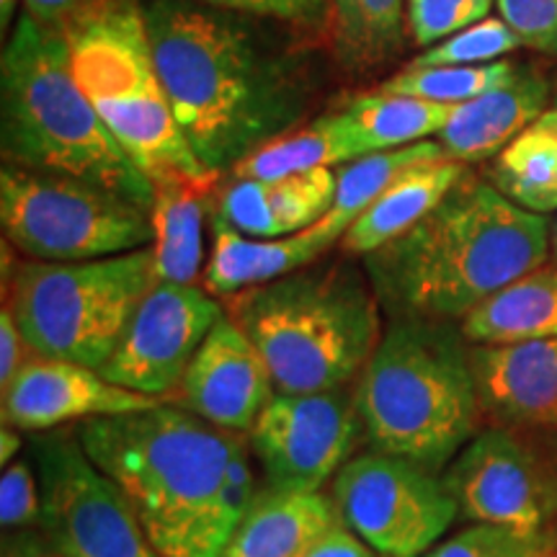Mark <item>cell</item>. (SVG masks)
<instances>
[{"mask_svg":"<svg viewBox=\"0 0 557 557\" xmlns=\"http://www.w3.org/2000/svg\"><path fill=\"white\" fill-rule=\"evenodd\" d=\"M483 418L496 426L557 429V338L470 348Z\"/></svg>","mask_w":557,"mask_h":557,"instance_id":"obj_17","label":"cell"},{"mask_svg":"<svg viewBox=\"0 0 557 557\" xmlns=\"http://www.w3.org/2000/svg\"><path fill=\"white\" fill-rule=\"evenodd\" d=\"M555 557H557V549H555Z\"/></svg>","mask_w":557,"mask_h":557,"instance_id":"obj_45","label":"cell"},{"mask_svg":"<svg viewBox=\"0 0 557 557\" xmlns=\"http://www.w3.org/2000/svg\"><path fill=\"white\" fill-rule=\"evenodd\" d=\"M438 158H447L442 145H438L436 139H423V143L406 145V148L369 152V156H361L357 160H351V163H344L336 171V201H333L331 212L323 218L325 225L344 238L346 230L354 225V220H357L389 184H395L403 173L416 169V165Z\"/></svg>","mask_w":557,"mask_h":557,"instance_id":"obj_28","label":"cell"},{"mask_svg":"<svg viewBox=\"0 0 557 557\" xmlns=\"http://www.w3.org/2000/svg\"><path fill=\"white\" fill-rule=\"evenodd\" d=\"M18 449H21L18 429L3 426V431H0V462H3V468H5V465H11L13 459H16Z\"/></svg>","mask_w":557,"mask_h":557,"instance_id":"obj_40","label":"cell"},{"mask_svg":"<svg viewBox=\"0 0 557 557\" xmlns=\"http://www.w3.org/2000/svg\"><path fill=\"white\" fill-rule=\"evenodd\" d=\"M160 403L165 400L114 385L99 369L47 357H34L0 395L3 426L29 434L54 431L65 423L78 426L90 418L148 410Z\"/></svg>","mask_w":557,"mask_h":557,"instance_id":"obj_16","label":"cell"},{"mask_svg":"<svg viewBox=\"0 0 557 557\" xmlns=\"http://www.w3.org/2000/svg\"><path fill=\"white\" fill-rule=\"evenodd\" d=\"M0 521L3 529L29 527L41 521L39 475L26 459H13L0 478Z\"/></svg>","mask_w":557,"mask_h":557,"instance_id":"obj_35","label":"cell"},{"mask_svg":"<svg viewBox=\"0 0 557 557\" xmlns=\"http://www.w3.org/2000/svg\"><path fill=\"white\" fill-rule=\"evenodd\" d=\"M222 315L225 308L205 287L156 282L99 372L132 393L169 400Z\"/></svg>","mask_w":557,"mask_h":557,"instance_id":"obj_14","label":"cell"},{"mask_svg":"<svg viewBox=\"0 0 557 557\" xmlns=\"http://www.w3.org/2000/svg\"><path fill=\"white\" fill-rule=\"evenodd\" d=\"M519 65L508 60L487 62V65H442V67H413L408 65L403 73L393 75L380 86L382 94L413 96V99L434 103H459L478 99L487 90L504 86L511 81Z\"/></svg>","mask_w":557,"mask_h":557,"instance_id":"obj_30","label":"cell"},{"mask_svg":"<svg viewBox=\"0 0 557 557\" xmlns=\"http://www.w3.org/2000/svg\"><path fill=\"white\" fill-rule=\"evenodd\" d=\"M491 184L513 205L547 214L557 209V122L549 111L496 156Z\"/></svg>","mask_w":557,"mask_h":557,"instance_id":"obj_26","label":"cell"},{"mask_svg":"<svg viewBox=\"0 0 557 557\" xmlns=\"http://www.w3.org/2000/svg\"><path fill=\"white\" fill-rule=\"evenodd\" d=\"M329 18L341 58L372 67L400 50L408 0H331Z\"/></svg>","mask_w":557,"mask_h":557,"instance_id":"obj_29","label":"cell"},{"mask_svg":"<svg viewBox=\"0 0 557 557\" xmlns=\"http://www.w3.org/2000/svg\"><path fill=\"white\" fill-rule=\"evenodd\" d=\"M549 256H553L557 263V220L549 225Z\"/></svg>","mask_w":557,"mask_h":557,"instance_id":"obj_42","label":"cell"},{"mask_svg":"<svg viewBox=\"0 0 557 557\" xmlns=\"http://www.w3.org/2000/svg\"><path fill=\"white\" fill-rule=\"evenodd\" d=\"M331 498L341 521L380 557H423L459 517L438 472L377 449L348 459Z\"/></svg>","mask_w":557,"mask_h":557,"instance_id":"obj_12","label":"cell"},{"mask_svg":"<svg viewBox=\"0 0 557 557\" xmlns=\"http://www.w3.org/2000/svg\"><path fill=\"white\" fill-rule=\"evenodd\" d=\"M336 521L341 513L331 496L267 491L256 496L220 557H299Z\"/></svg>","mask_w":557,"mask_h":557,"instance_id":"obj_22","label":"cell"},{"mask_svg":"<svg viewBox=\"0 0 557 557\" xmlns=\"http://www.w3.org/2000/svg\"><path fill=\"white\" fill-rule=\"evenodd\" d=\"M205 186L169 181L156 186L150 207L156 282L197 284L205 276Z\"/></svg>","mask_w":557,"mask_h":557,"instance_id":"obj_24","label":"cell"},{"mask_svg":"<svg viewBox=\"0 0 557 557\" xmlns=\"http://www.w3.org/2000/svg\"><path fill=\"white\" fill-rule=\"evenodd\" d=\"M521 39L500 18L487 16L480 24H472L455 37L438 41L426 52L418 54L413 67H442V65H487L517 52Z\"/></svg>","mask_w":557,"mask_h":557,"instance_id":"obj_31","label":"cell"},{"mask_svg":"<svg viewBox=\"0 0 557 557\" xmlns=\"http://www.w3.org/2000/svg\"><path fill=\"white\" fill-rule=\"evenodd\" d=\"M274 395L261 351L225 310L181 380V408L218 429L250 434Z\"/></svg>","mask_w":557,"mask_h":557,"instance_id":"obj_15","label":"cell"},{"mask_svg":"<svg viewBox=\"0 0 557 557\" xmlns=\"http://www.w3.org/2000/svg\"><path fill=\"white\" fill-rule=\"evenodd\" d=\"M465 171H468L465 163L438 158L403 173L346 230V235L341 238L344 253L367 259L369 253L406 235L447 197Z\"/></svg>","mask_w":557,"mask_h":557,"instance_id":"obj_21","label":"cell"},{"mask_svg":"<svg viewBox=\"0 0 557 557\" xmlns=\"http://www.w3.org/2000/svg\"><path fill=\"white\" fill-rule=\"evenodd\" d=\"M549 107V83L534 67H517L511 81L487 90L478 99L459 103L434 137L447 158L457 163H480L498 156L529 124Z\"/></svg>","mask_w":557,"mask_h":557,"instance_id":"obj_19","label":"cell"},{"mask_svg":"<svg viewBox=\"0 0 557 557\" xmlns=\"http://www.w3.org/2000/svg\"><path fill=\"white\" fill-rule=\"evenodd\" d=\"M152 284L150 246L96 261L29 259L13 271L5 305L39 357L101 369Z\"/></svg>","mask_w":557,"mask_h":557,"instance_id":"obj_8","label":"cell"},{"mask_svg":"<svg viewBox=\"0 0 557 557\" xmlns=\"http://www.w3.org/2000/svg\"><path fill=\"white\" fill-rule=\"evenodd\" d=\"M459 517L555 540L557 429H480L444 470Z\"/></svg>","mask_w":557,"mask_h":557,"instance_id":"obj_10","label":"cell"},{"mask_svg":"<svg viewBox=\"0 0 557 557\" xmlns=\"http://www.w3.org/2000/svg\"><path fill=\"white\" fill-rule=\"evenodd\" d=\"M34 357L39 354L24 338L9 305H3V312H0V393L11 387V382Z\"/></svg>","mask_w":557,"mask_h":557,"instance_id":"obj_37","label":"cell"},{"mask_svg":"<svg viewBox=\"0 0 557 557\" xmlns=\"http://www.w3.org/2000/svg\"><path fill=\"white\" fill-rule=\"evenodd\" d=\"M299 557H380L372 547L367 545L359 534H354L344 521L325 529L318 540L310 542Z\"/></svg>","mask_w":557,"mask_h":557,"instance_id":"obj_38","label":"cell"},{"mask_svg":"<svg viewBox=\"0 0 557 557\" xmlns=\"http://www.w3.org/2000/svg\"><path fill=\"white\" fill-rule=\"evenodd\" d=\"M70 70L152 186L189 181L207 186L212 176L194 156L160 83L137 0H99L65 29Z\"/></svg>","mask_w":557,"mask_h":557,"instance_id":"obj_7","label":"cell"},{"mask_svg":"<svg viewBox=\"0 0 557 557\" xmlns=\"http://www.w3.org/2000/svg\"><path fill=\"white\" fill-rule=\"evenodd\" d=\"M557 540L524 534L496 524H470L459 529L423 557H555Z\"/></svg>","mask_w":557,"mask_h":557,"instance_id":"obj_32","label":"cell"},{"mask_svg":"<svg viewBox=\"0 0 557 557\" xmlns=\"http://www.w3.org/2000/svg\"><path fill=\"white\" fill-rule=\"evenodd\" d=\"M455 109L449 103L423 101L413 96L382 94L377 88L374 94L359 96L348 107L338 109V116L361 158L436 137L447 127Z\"/></svg>","mask_w":557,"mask_h":557,"instance_id":"obj_25","label":"cell"},{"mask_svg":"<svg viewBox=\"0 0 557 557\" xmlns=\"http://www.w3.org/2000/svg\"><path fill=\"white\" fill-rule=\"evenodd\" d=\"M212 9L243 13V16L287 21V24L318 26L331 16V0H199Z\"/></svg>","mask_w":557,"mask_h":557,"instance_id":"obj_36","label":"cell"},{"mask_svg":"<svg viewBox=\"0 0 557 557\" xmlns=\"http://www.w3.org/2000/svg\"><path fill=\"white\" fill-rule=\"evenodd\" d=\"M75 434L122 487L160 557H220L256 500L240 434L186 408L90 418Z\"/></svg>","mask_w":557,"mask_h":557,"instance_id":"obj_1","label":"cell"},{"mask_svg":"<svg viewBox=\"0 0 557 557\" xmlns=\"http://www.w3.org/2000/svg\"><path fill=\"white\" fill-rule=\"evenodd\" d=\"M462 336L475 346L557 338V263L519 276L459 320Z\"/></svg>","mask_w":557,"mask_h":557,"instance_id":"obj_23","label":"cell"},{"mask_svg":"<svg viewBox=\"0 0 557 557\" xmlns=\"http://www.w3.org/2000/svg\"><path fill=\"white\" fill-rule=\"evenodd\" d=\"M225 308L261 351L276 393L348 387L385 331L367 271L341 261L243 289Z\"/></svg>","mask_w":557,"mask_h":557,"instance_id":"obj_6","label":"cell"},{"mask_svg":"<svg viewBox=\"0 0 557 557\" xmlns=\"http://www.w3.org/2000/svg\"><path fill=\"white\" fill-rule=\"evenodd\" d=\"M3 163L101 186L150 209L156 186L137 169L73 70L65 29L16 18L0 62Z\"/></svg>","mask_w":557,"mask_h":557,"instance_id":"obj_4","label":"cell"},{"mask_svg":"<svg viewBox=\"0 0 557 557\" xmlns=\"http://www.w3.org/2000/svg\"><path fill=\"white\" fill-rule=\"evenodd\" d=\"M41 487V527L62 557H160L122 487L88 457L78 434L32 438Z\"/></svg>","mask_w":557,"mask_h":557,"instance_id":"obj_11","label":"cell"},{"mask_svg":"<svg viewBox=\"0 0 557 557\" xmlns=\"http://www.w3.org/2000/svg\"><path fill=\"white\" fill-rule=\"evenodd\" d=\"M500 21L521 45L542 54H557V0H496Z\"/></svg>","mask_w":557,"mask_h":557,"instance_id":"obj_34","label":"cell"},{"mask_svg":"<svg viewBox=\"0 0 557 557\" xmlns=\"http://www.w3.org/2000/svg\"><path fill=\"white\" fill-rule=\"evenodd\" d=\"M24 13L39 24L52 26V29H67L81 13L94 9L99 0H21Z\"/></svg>","mask_w":557,"mask_h":557,"instance_id":"obj_39","label":"cell"},{"mask_svg":"<svg viewBox=\"0 0 557 557\" xmlns=\"http://www.w3.org/2000/svg\"><path fill=\"white\" fill-rule=\"evenodd\" d=\"M361 431L354 389L276 393L250 429L267 491L320 493L351 459Z\"/></svg>","mask_w":557,"mask_h":557,"instance_id":"obj_13","label":"cell"},{"mask_svg":"<svg viewBox=\"0 0 557 557\" xmlns=\"http://www.w3.org/2000/svg\"><path fill=\"white\" fill-rule=\"evenodd\" d=\"M359 152L341 122L338 111L318 116L305 129L271 139L233 169L235 178L276 181L312 169H333L357 160Z\"/></svg>","mask_w":557,"mask_h":557,"instance_id":"obj_27","label":"cell"},{"mask_svg":"<svg viewBox=\"0 0 557 557\" xmlns=\"http://www.w3.org/2000/svg\"><path fill=\"white\" fill-rule=\"evenodd\" d=\"M496 0H408V32L416 45L434 47L491 16Z\"/></svg>","mask_w":557,"mask_h":557,"instance_id":"obj_33","label":"cell"},{"mask_svg":"<svg viewBox=\"0 0 557 557\" xmlns=\"http://www.w3.org/2000/svg\"><path fill=\"white\" fill-rule=\"evenodd\" d=\"M26 557H62V555L54 553V549H50V553H39V549H34V553H29Z\"/></svg>","mask_w":557,"mask_h":557,"instance_id":"obj_43","label":"cell"},{"mask_svg":"<svg viewBox=\"0 0 557 557\" xmlns=\"http://www.w3.org/2000/svg\"><path fill=\"white\" fill-rule=\"evenodd\" d=\"M341 240L338 233L315 222L308 230H299L287 238H250L214 214L212 220V250L205 267L201 284L209 295L233 297L248 287L274 282L295 271L315 263L333 243Z\"/></svg>","mask_w":557,"mask_h":557,"instance_id":"obj_18","label":"cell"},{"mask_svg":"<svg viewBox=\"0 0 557 557\" xmlns=\"http://www.w3.org/2000/svg\"><path fill=\"white\" fill-rule=\"evenodd\" d=\"M336 189L333 169H312L276 181L235 178L222 191L218 214L250 238H287L323 220L336 201Z\"/></svg>","mask_w":557,"mask_h":557,"instance_id":"obj_20","label":"cell"},{"mask_svg":"<svg viewBox=\"0 0 557 557\" xmlns=\"http://www.w3.org/2000/svg\"><path fill=\"white\" fill-rule=\"evenodd\" d=\"M0 225L34 261H96L152 246L150 209L86 181L13 163L0 171Z\"/></svg>","mask_w":557,"mask_h":557,"instance_id":"obj_9","label":"cell"},{"mask_svg":"<svg viewBox=\"0 0 557 557\" xmlns=\"http://www.w3.org/2000/svg\"><path fill=\"white\" fill-rule=\"evenodd\" d=\"M470 341L447 320L393 318L354 382L372 449L442 475L480 431Z\"/></svg>","mask_w":557,"mask_h":557,"instance_id":"obj_5","label":"cell"},{"mask_svg":"<svg viewBox=\"0 0 557 557\" xmlns=\"http://www.w3.org/2000/svg\"><path fill=\"white\" fill-rule=\"evenodd\" d=\"M16 16V0H0V29L9 32L11 21Z\"/></svg>","mask_w":557,"mask_h":557,"instance_id":"obj_41","label":"cell"},{"mask_svg":"<svg viewBox=\"0 0 557 557\" xmlns=\"http://www.w3.org/2000/svg\"><path fill=\"white\" fill-rule=\"evenodd\" d=\"M547 111H549V116H553V120L557 122V96L553 99V103H549V107H547Z\"/></svg>","mask_w":557,"mask_h":557,"instance_id":"obj_44","label":"cell"},{"mask_svg":"<svg viewBox=\"0 0 557 557\" xmlns=\"http://www.w3.org/2000/svg\"><path fill=\"white\" fill-rule=\"evenodd\" d=\"M145 24L178 127L212 176L287 135L302 116L295 67L230 11L152 0Z\"/></svg>","mask_w":557,"mask_h":557,"instance_id":"obj_2","label":"cell"},{"mask_svg":"<svg viewBox=\"0 0 557 557\" xmlns=\"http://www.w3.org/2000/svg\"><path fill=\"white\" fill-rule=\"evenodd\" d=\"M549 222L465 171L406 235L369 253L364 271L389 318L462 320L487 297L545 267Z\"/></svg>","mask_w":557,"mask_h":557,"instance_id":"obj_3","label":"cell"}]
</instances>
